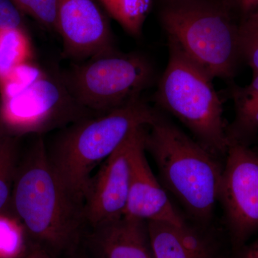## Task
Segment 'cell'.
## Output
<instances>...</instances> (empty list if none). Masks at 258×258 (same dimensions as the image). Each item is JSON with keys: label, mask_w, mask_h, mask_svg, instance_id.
Returning <instances> with one entry per match:
<instances>
[{"label": "cell", "mask_w": 258, "mask_h": 258, "mask_svg": "<svg viewBox=\"0 0 258 258\" xmlns=\"http://www.w3.org/2000/svg\"><path fill=\"white\" fill-rule=\"evenodd\" d=\"M159 114L139 98L106 113L85 117L64 127L47 149L52 169L66 188L84 202L97 166L136 129L147 126Z\"/></svg>", "instance_id": "cell-3"}, {"label": "cell", "mask_w": 258, "mask_h": 258, "mask_svg": "<svg viewBox=\"0 0 258 258\" xmlns=\"http://www.w3.org/2000/svg\"><path fill=\"white\" fill-rule=\"evenodd\" d=\"M88 242L96 258H156L147 222L125 215L93 227Z\"/></svg>", "instance_id": "cell-13"}, {"label": "cell", "mask_w": 258, "mask_h": 258, "mask_svg": "<svg viewBox=\"0 0 258 258\" xmlns=\"http://www.w3.org/2000/svg\"><path fill=\"white\" fill-rule=\"evenodd\" d=\"M56 32L69 58L83 62L115 50L108 15L97 0H58Z\"/></svg>", "instance_id": "cell-9"}, {"label": "cell", "mask_w": 258, "mask_h": 258, "mask_svg": "<svg viewBox=\"0 0 258 258\" xmlns=\"http://www.w3.org/2000/svg\"><path fill=\"white\" fill-rule=\"evenodd\" d=\"M17 166L14 142L4 134L0 137V212L11 200Z\"/></svg>", "instance_id": "cell-18"}, {"label": "cell", "mask_w": 258, "mask_h": 258, "mask_svg": "<svg viewBox=\"0 0 258 258\" xmlns=\"http://www.w3.org/2000/svg\"><path fill=\"white\" fill-rule=\"evenodd\" d=\"M146 128L147 126L140 127L132 134L129 150L128 201L124 215L146 222L184 225L187 221L171 203L148 163Z\"/></svg>", "instance_id": "cell-10"}, {"label": "cell", "mask_w": 258, "mask_h": 258, "mask_svg": "<svg viewBox=\"0 0 258 258\" xmlns=\"http://www.w3.org/2000/svg\"><path fill=\"white\" fill-rule=\"evenodd\" d=\"M240 42L242 59L258 73V13L240 23Z\"/></svg>", "instance_id": "cell-20"}, {"label": "cell", "mask_w": 258, "mask_h": 258, "mask_svg": "<svg viewBox=\"0 0 258 258\" xmlns=\"http://www.w3.org/2000/svg\"><path fill=\"white\" fill-rule=\"evenodd\" d=\"M98 113L83 108L62 75L45 72L30 88L0 103V128L5 135L46 133Z\"/></svg>", "instance_id": "cell-7"}, {"label": "cell", "mask_w": 258, "mask_h": 258, "mask_svg": "<svg viewBox=\"0 0 258 258\" xmlns=\"http://www.w3.org/2000/svg\"><path fill=\"white\" fill-rule=\"evenodd\" d=\"M17 8L42 26L56 31L58 0H11Z\"/></svg>", "instance_id": "cell-19"}, {"label": "cell", "mask_w": 258, "mask_h": 258, "mask_svg": "<svg viewBox=\"0 0 258 258\" xmlns=\"http://www.w3.org/2000/svg\"><path fill=\"white\" fill-rule=\"evenodd\" d=\"M231 258H258V238L248 245H244L236 251L235 255Z\"/></svg>", "instance_id": "cell-24"}, {"label": "cell", "mask_w": 258, "mask_h": 258, "mask_svg": "<svg viewBox=\"0 0 258 258\" xmlns=\"http://www.w3.org/2000/svg\"><path fill=\"white\" fill-rule=\"evenodd\" d=\"M45 72L31 60L16 66L0 78L1 101L23 93L42 77Z\"/></svg>", "instance_id": "cell-16"}, {"label": "cell", "mask_w": 258, "mask_h": 258, "mask_svg": "<svg viewBox=\"0 0 258 258\" xmlns=\"http://www.w3.org/2000/svg\"><path fill=\"white\" fill-rule=\"evenodd\" d=\"M145 148L157 164L163 187L192 223L210 227L223 167L218 158L160 113L146 128Z\"/></svg>", "instance_id": "cell-2"}, {"label": "cell", "mask_w": 258, "mask_h": 258, "mask_svg": "<svg viewBox=\"0 0 258 258\" xmlns=\"http://www.w3.org/2000/svg\"><path fill=\"white\" fill-rule=\"evenodd\" d=\"M156 258H231L210 227L147 222Z\"/></svg>", "instance_id": "cell-12"}, {"label": "cell", "mask_w": 258, "mask_h": 258, "mask_svg": "<svg viewBox=\"0 0 258 258\" xmlns=\"http://www.w3.org/2000/svg\"><path fill=\"white\" fill-rule=\"evenodd\" d=\"M135 131L91 178L84 199V212L86 222L92 228L124 216L130 179L129 150Z\"/></svg>", "instance_id": "cell-11"}, {"label": "cell", "mask_w": 258, "mask_h": 258, "mask_svg": "<svg viewBox=\"0 0 258 258\" xmlns=\"http://www.w3.org/2000/svg\"><path fill=\"white\" fill-rule=\"evenodd\" d=\"M62 76L79 104L100 114L141 98L154 71L143 56L115 50L83 61Z\"/></svg>", "instance_id": "cell-6"}, {"label": "cell", "mask_w": 258, "mask_h": 258, "mask_svg": "<svg viewBox=\"0 0 258 258\" xmlns=\"http://www.w3.org/2000/svg\"><path fill=\"white\" fill-rule=\"evenodd\" d=\"M5 134H3V132H2L1 128H0V137H2V136L4 135Z\"/></svg>", "instance_id": "cell-27"}, {"label": "cell", "mask_w": 258, "mask_h": 258, "mask_svg": "<svg viewBox=\"0 0 258 258\" xmlns=\"http://www.w3.org/2000/svg\"><path fill=\"white\" fill-rule=\"evenodd\" d=\"M26 234L17 217L0 213V258L25 257Z\"/></svg>", "instance_id": "cell-17"}, {"label": "cell", "mask_w": 258, "mask_h": 258, "mask_svg": "<svg viewBox=\"0 0 258 258\" xmlns=\"http://www.w3.org/2000/svg\"><path fill=\"white\" fill-rule=\"evenodd\" d=\"M168 47L169 60L158 85L156 102L189 129L208 152L217 158L225 156L230 145L227 126L213 79L170 38Z\"/></svg>", "instance_id": "cell-5"}, {"label": "cell", "mask_w": 258, "mask_h": 258, "mask_svg": "<svg viewBox=\"0 0 258 258\" xmlns=\"http://www.w3.org/2000/svg\"><path fill=\"white\" fill-rule=\"evenodd\" d=\"M108 16L134 37L142 35L154 0H97Z\"/></svg>", "instance_id": "cell-14"}, {"label": "cell", "mask_w": 258, "mask_h": 258, "mask_svg": "<svg viewBox=\"0 0 258 258\" xmlns=\"http://www.w3.org/2000/svg\"><path fill=\"white\" fill-rule=\"evenodd\" d=\"M31 58V43L24 29H0V78Z\"/></svg>", "instance_id": "cell-15"}, {"label": "cell", "mask_w": 258, "mask_h": 258, "mask_svg": "<svg viewBox=\"0 0 258 258\" xmlns=\"http://www.w3.org/2000/svg\"><path fill=\"white\" fill-rule=\"evenodd\" d=\"M225 158L218 201L236 252L258 232V153L246 144L232 143Z\"/></svg>", "instance_id": "cell-8"}, {"label": "cell", "mask_w": 258, "mask_h": 258, "mask_svg": "<svg viewBox=\"0 0 258 258\" xmlns=\"http://www.w3.org/2000/svg\"><path fill=\"white\" fill-rule=\"evenodd\" d=\"M161 27L212 79H230L242 60L240 22L221 0H155Z\"/></svg>", "instance_id": "cell-4"}, {"label": "cell", "mask_w": 258, "mask_h": 258, "mask_svg": "<svg viewBox=\"0 0 258 258\" xmlns=\"http://www.w3.org/2000/svg\"><path fill=\"white\" fill-rule=\"evenodd\" d=\"M0 29H24L23 13L11 0H0Z\"/></svg>", "instance_id": "cell-21"}, {"label": "cell", "mask_w": 258, "mask_h": 258, "mask_svg": "<svg viewBox=\"0 0 258 258\" xmlns=\"http://www.w3.org/2000/svg\"><path fill=\"white\" fill-rule=\"evenodd\" d=\"M232 97H233L234 101L257 99L258 98V73H253V79L248 86L234 90Z\"/></svg>", "instance_id": "cell-23"}, {"label": "cell", "mask_w": 258, "mask_h": 258, "mask_svg": "<svg viewBox=\"0 0 258 258\" xmlns=\"http://www.w3.org/2000/svg\"><path fill=\"white\" fill-rule=\"evenodd\" d=\"M11 200L17 218L37 247L50 256L74 250L87 223L84 202L55 174L41 139L17 166Z\"/></svg>", "instance_id": "cell-1"}, {"label": "cell", "mask_w": 258, "mask_h": 258, "mask_svg": "<svg viewBox=\"0 0 258 258\" xmlns=\"http://www.w3.org/2000/svg\"><path fill=\"white\" fill-rule=\"evenodd\" d=\"M74 258H89L87 257V256H78V257H74Z\"/></svg>", "instance_id": "cell-26"}, {"label": "cell", "mask_w": 258, "mask_h": 258, "mask_svg": "<svg viewBox=\"0 0 258 258\" xmlns=\"http://www.w3.org/2000/svg\"><path fill=\"white\" fill-rule=\"evenodd\" d=\"M24 258H51V256L44 249L36 247L28 252Z\"/></svg>", "instance_id": "cell-25"}, {"label": "cell", "mask_w": 258, "mask_h": 258, "mask_svg": "<svg viewBox=\"0 0 258 258\" xmlns=\"http://www.w3.org/2000/svg\"><path fill=\"white\" fill-rule=\"evenodd\" d=\"M238 21H243L258 13V0H221Z\"/></svg>", "instance_id": "cell-22"}]
</instances>
